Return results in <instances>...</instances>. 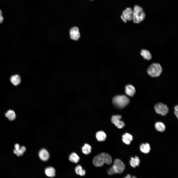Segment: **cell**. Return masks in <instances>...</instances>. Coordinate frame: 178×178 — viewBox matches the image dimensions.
<instances>
[{"mask_svg": "<svg viewBox=\"0 0 178 178\" xmlns=\"http://www.w3.org/2000/svg\"><path fill=\"white\" fill-rule=\"evenodd\" d=\"M124 178H132L131 175L129 174H128Z\"/></svg>", "mask_w": 178, "mask_h": 178, "instance_id": "cell-29", "label": "cell"}, {"mask_svg": "<svg viewBox=\"0 0 178 178\" xmlns=\"http://www.w3.org/2000/svg\"><path fill=\"white\" fill-rule=\"evenodd\" d=\"M112 102L116 107L120 108H122L129 104L130 100L125 95H118L113 98Z\"/></svg>", "mask_w": 178, "mask_h": 178, "instance_id": "cell-3", "label": "cell"}, {"mask_svg": "<svg viewBox=\"0 0 178 178\" xmlns=\"http://www.w3.org/2000/svg\"><path fill=\"white\" fill-rule=\"evenodd\" d=\"M45 172L47 176L50 177H53L55 176V170L54 168L51 167L46 168Z\"/></svg>", "mask_w": 178, "mask_h": 178, "instance_id": "cell-15", "label": "cell"}, {"mask_svg": "<svg viewBox=\"0 0 178 178\" xmlns=\"http://www.w3.org/2000/svg\"><path fill=\"white\" fill-rule=\"evenodd\" d=\"M133 140L132 136L128 133H126L122 135V141L126 144L127 145L130 144Z\"/></svg>", "mask_w": 178, "mask_h": 178, "instance_id": "cell-13", "label": "cell"}, {"mask_svg": "<svg viewBox=\"0 0 178 178\" xmlns=\"http://www.w3.org/2000/svg\"><path fill=\"white\" fill-rule=\"evenodd\" d=\"M155 126L156 130L159 132H163L165 129V125L163 123L161 122H156L155 124Z\"/></svg>", "mask_w": 178, "mask_h": 178, "instance_id": "cell-20", "label": "cell"}, {"mask_svg": "<svg viewBox=\"0 0 178 178\" xmlns=\"http://www.w3.org/2000/svg\"><path fill=\"white\" fill-rule=\"evenodd\" d=\"M133 14V11L132 9L131 8H127L123 12L121 18L125 22H126L128 20H132Z\"/></svg>", "mask_w": 178, "mask_h": 178, "instance_id": "cell-7", "label": "cell"}, {"mask_svg": "<svg viewBox=\"0 0 178 178\" xmlns=\"http://www.w3.org/2000/svg\"><path fill=\"white\" fill-rule=\"evenodd\" d=\"M140 163V161L139 157L135 156L134 157H132L130 161L131 166L133 168H135L138 166Z\"/></svg>", "mask_w": 178, "mask_h": 178, "instance_id": "cell-14", "label": "cell"}, {"mask_svg": "<svg viewBox=\"0 0 178 178\" xmlns=\"http://www.w3.org/2000/svg\"><path fill=\"white\" fill-rule=\"evenodd\" d=\"M162 72V69L160 65L157 63H153L149 67L147 72L151 77H153L159 76Z\"/></svg>", "mask_w": 178, "mask_h": 178, "instance_id": "cell-4", "label": "cell"}, {"mask_svg": "<svg viewBox=\"0 0 178 178\" xmlns=\"http://www.w3.org/2000/svg\"><path fill=\"white\" fill-rule=\"evenodd\" d=\"M10 79L11 83L15 86L18 85L21 82V77L18 75H15L12 76Z\"/></svg>", "mask_w": 178, "mask_h": 178, "instance_id": "cell-12", "label": "cell"}, {"mask_svg": "<svg viewBox=\"0 0 178 178\" xmlns=\"http://www.w3.org/2000/svg\"><path fill=\"white\" fill-rule=\"evenodd\" d=\"M121 118V115H116L112 116L111 119L112 122L119 129L122 128L125 126L124 122L120 120Z\"/></svg>", "mask_w": 178, "mask_h": 178, "instance_id": "cell-8", "label": "cell"}, {"mask_svg": "<svg viewBox=\"0 0 178 178\" xmlns=\"http://www.w3.org/2000/svg\"><path fill=\"white\" fill-rule=\"evenodd\" d=\"M141 56L145 59L149 60L152 58V55L150 52L148 50L143 49L141 50L140 52Z\"/></svg>", "mask_w": 178, "mask_h": 178, "instance_id": "cell-18", "label": "cell"}, {"mask_svg": "<svg viewBox=\"0 0 178 178\" xmlns=\"http://www.w3.org/2000/svg\"><path fill=\"white\" fill-rule=\"evenodd\" d=\"M39 155L40 159L43 161L47 160L49 157L48 152L45 149L41 150L39 152Z\"/></svg>", "mask_w": 178, "mask_h": 178, "instance_id": "cell-11", "label": "cell"}, {"mask_svg": "<svg viewBox=\"0 0 178 178\" xmlns=\"http://www.w3.org/2000/svg\"><path fill=\"white\" fill-rule=\"evenodd\" d=\"M175 111H178V105H176L174 107Z\"/></svg>", "mask_w": 178, "mask_h": 178, "instance_id": "cell-31", "label": "cell"}, {"mask_svg": "<svg viewBox=\"0 0 178 178\" xmlns=\"http://www.w3.org/2000/svg\"><path fill=\"white\" fill-rule=\"evenodd\" d=\"M80 158L79 156L75 153H73L71 154L69 157V159L71 162L76 163L79 161Z\"/></svg>", "mask_w": 178, "mask_h": 178, "instance_id": "cell-22", "label": "cell"}, {"mask_svg": "<svg viewBox=\"0 0 178 178\" xmlns=\"http://www.w3.org/2000/svg\"><path fill=\"white\" fill-rule=\"evenodd\" d=\"M20 150L23 153L26 151V149L24 146H22L20 148Z\"/></svg>", "mask_w": 178, "mask_h": 178, "instance_id": "cell-27", "label": "cell"}, {"mask_svg": "<svg viewBox=\"0 0 178 178\" xmlns=\"http://www.w3.org/2000/svg\"><path fill=\"white\" fill-rule=\"evenodd\" d=\"M3 18L2 16V12L0 9V24L2 23L3 22Z\"/></svg>", "mask_w": 178, "mask_h": 178, "instance_id": "cell-26", "label": "cell"}, {"mask_svg": "<svg viewBox=\"0 0 178 178\" xmlns=\"http://www.w3.org/2000/svg\"><path fill=\"white\" fill-rule=\"evenodd\" d=\"M112 162V159L111 156L105 153H101L95 156L93 160L94 165L96 167L102 166L104 163L110 164Z\"/></svg>", "mask_w": 178, "mask_h": 178, "instance_id": "cell-1", "label": "cell"}, {"mask_svg": "<svg viewBox=\"0 0 178 178\" xmlns=\"http://www.w3.org/2000/svg\"><path fill=\"white\" fill-rule=\"evenodd\" d=\"M71 38L74 40H77L80 37V34L78 28L76 27L71 28L70 30Z\"/></svg>", "mask_w": 178, "mask_h": 178, "instance_id": "cell-9", "label": "cell"}, {"mask_svg": "<svg viewBox=\"0 0 178 178\" xmlns=\"http://www.w3.org/2000/svg\"><path fill=\"white\" fill-rule=\"evenodd\" d=\"M136 90L134 87L131 85H127L125 87V92L128 96L132 97L135 94Z\"/></svg>", "mask_w": 178, "mask_h": 178, "instance_id": "cell-10", "label": "cell"}, {"mask_svg": "<svg viewBox=\"0 0 178 178\" xmlns=\"http://www.w3.org/2000/svg\"><path fill=\"white\" fill-rule=\"evenodd\" d=\"M14 147L15 148V149L17 150H19L20 149V146L18 144H16L15 146Z\"/></svg>", "mask_w": 178, "mask_h": 178, "instance_id": "cell-28", "label": "cell"}, {"mask_svg": "<svg viewBox=\"0 0 178 178\" xmlns=\"http://www.w3.org/2000/svg\"><path fill=\"white\" fill-rule=\"evenodd\" d=\"M156 112L162 115L165 116L168 112L169 109L166 105L162 103H159L156 104L154 106Z\"/></svg>", "mask_w": 178, "mask_h": 178, "instance_id": "cell-6", "label": "cell"}, {"mask_svg": "<svg viewBox=\"0 0 178 178\" xmlns=\"http://www.w3.org/2000/svg\"><path fill=\"white\" fill-rule=\"evenodd\" d=\"M133 11V20L135 23H138L145 19V15L142 8L137 5H135Z\"/></svg>", "mask_w": 178, "mask_h": 178, "instance_id": "cell-2", "label": "cell"}, {"mask_svg": "<svg viewBox=\"0 0 178 178\" xmlns=\"http://www.w3.org/2000/svg\"><path fill=\"white\" fill-rule=\"evenodd\" d=\"M107 173L108 174L110 175L115 174L113 170L111 167L108 169Z\"/></svg>", "mask_w": 178, "mask_h": 178, "instance_id": "cell-25", "label": "cell"}, {"mask_svg": "<svg viewBox=\"0 0 178 178\" xmlns=\"http://www.w3.org/2000/svg\"><path fill=\"white\" fill-rule=\"evenodd\" d=\"M5 116L11 121L14 120L16 117V115L14 111L12 110L8 111L5 113Z\"/></svg>", "mask_w": 178, "mask_h": 178, "instance_id": "cell-19", "label": "cell"}, {"mask_svg": "<svg viewBox=\"0 0 178 178\" xmlns=\"http://www.w3.org/2000/svg\"></svg>", "mask_w": 178, "mask_h": 178, "instance_id": "cell-32", "label": "cell"}, {"mask_svg": "<svg viewBox=\"0 0 178 178\" xmlns=\"http://www.w3.org/2000/svg\"><path fill=\"white\" fill-rule=\"evenodd\" d=\"M111 167L115 174H121L124 172L126 166L121 160L118 159H116L114 160L113 165Z\"/></svg>", "mask_w": 178, "mask_h": 178, "instance_id": "cell-5", "label": "cell"}, {"mask_svg": "<svg viewBox=\"0 0 178 178\" xmlns=\"http://www.w3.org/2000/svg\"><path fill=\"white\" fill-rule=\"evenodd\" d=\"M174 113L176 116L177 118H178V111L175 110L174 111Z\"/></svg>", "mask_w": 178, "mask_h": 178, "instance_id": "cell-30", "label": "cell"}, {"mask_svg": "<svg viewBox=\"0 0 178 178\" xmlns=\"http://www.w3.org/2000/svg\"><path fill=\"white\" fill-rule=\"evenodd\" d=\"M14 153L18 156H21L23 155V153L20 150V149L17 150L14 149Z\"/></svg>", "mask_w": 178, "mask_h": 178, "instance_id": "cell-24", "label": "cell"}, {"mask_svg": "<svg viewBox=\"0 0 178 178\" xmlns=\"http://www.w3.org/2000/svg\"><path fill=\"white\" fill-rule=\"evenodd\" d=\"M149 144L148 143L142 144L140 146V149L142 153L145 154L149 153L150 150Z\"/></svg>", "mask_w": 178, "mask_h": 178, "instance_id": "cell-17", "label": "cell"}, {"mask_svg": "<svg viewBox=\"0 0 178 178\" xmlns=\"http://www.w3.org/2000/svg\"><path fill=\"white\" fill-rule=\"evenodd\" d=\"M96 136L97 140L99 141H103L106 138V134L102 131H100L97 132Z\"/></svg>", "mask_w": 178, "mask_h": 178, "instance_id": "cell-16", "label": "cell"}, {"mask_svg": "<svg viewBox=\"0 0 178 178\" xmlns=\"http://www.w3.org/2000/svg\"><path fill=\"white\" fill-rule=\"evenodd\" d=\"M91 148L89 144H85L82 148V151L83 153L88 155L91 152Z\"/></svg>", "mask_w": 178, "mask_h": 178, "instance_id": "cell-23", "label": "cell"}, {"mask_svg": "<svg viewBox=\"0 0 178 178\" xmlns=\"http://www.w3.org/2000/svg\"><path fill=\"white\" fill-rule=\"evenodd\" d=\"M75 171L77 175L81 176H83L86 174L85 170L83 169L82 166L79 165L76 166L75 169Z\"/></svg>", "mask_w": 178, "mask_h": 178, "instance_id": "cell-21", "label": "cell"}]
</instances>
